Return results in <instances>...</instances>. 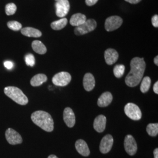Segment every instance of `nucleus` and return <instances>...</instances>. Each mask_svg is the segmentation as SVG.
<instances>
[{
  "label": "nucleus",
  "mask_w": 158,
  "mask_h": 158,
  "mask_svg": "<svg viewBox=\"0 0 158 158\" xmlns=\"http://www.w3.org/2000/svg\"><path fill=\"white\" fill-rule=\"evenodd\" d=\"M131 70L125 77V83L128 86L134 87L139 84L145 70L146 63L143 58L136 57L130 63Z\"/></svg>",
  "instance_id": "nucleus-1"
},
{
  "label": "nucleus",
  "mask_w": 158,
  "mask_h": 158,
  "mask_svg": "<svg viewBox=\"0 0 158 158\" xmlns=\"http://www.w3.org/2000/svg\"><path fill=\"white\" fill-rule=\"evenodd\" d=\"M31 119L35 124L46 132L54 130V122L51 115L44 111H36L31 115Z\"/></svg>",
  "instance_id": "nucleus-2"
},
{
  "label": "nucleus",
  "mask_w": 158,
  "mask_h": 158,
  "mask_svg": "<svg viewBox=\"0 0 158 158\" xmlns=\"http://www.w3.org/2000/svg\"><path fill=\"white\" fill-rule=\"evenodd\" d=\"M4 93L17 104L25 106L28 103V98L23 91L17 87L8 86L4 89Z\"/></svg>",
  "instance_id": "nucleus-3"
},
{
  "label": "nucleus",
  "mask_w": 158,
  "mask_h": 158,
  "mask_svg": "<svg viewBox=\"0 0 158 158\" xmlns=\"http://www.w3.org/2000/svg\"><path fill=\"white\" fill-rule=\"evenodd\" d=\"M97 27V23L93 19H89L85 23L74 29V33L77 35H83L93 31Z\"/></svg>",
  "instance_id": "nucleus-4"
},
{
  "label": "nucleus",
  "mask_w": 158,
  "mask_h": 158,
  "mask_svg": "<svg viewBox=\"0 0 158 158\" xmlns=\"http://www.w3.org/2000/svg\"><path fill=\"white\" fill-rule=\"evenodd\" d=\"M124 112L126 115L132 120L138 121L141 118V111L139 107L134 103L127 104L125 106Z\"/></svg>",
  "instance_id": "nucleus-5"
},
{
  "label": "nucleus",
  "mask_w": 158,
  "mask_h": 158,
  "mask_svg": "<svg viewBox=\"0 0 158 158\" xmlns=\"http://www.w3.org/2000/svg\"><path fill=\"white\" fill-rule=\"evenodd\" d=\"M72 76L68 72H62L56 74L52 78V83L56 85L64 87L70 82Z\"/></svg>",
  "instance_id": "nucleus-6"
},
{
  "label": "nucleus",
  "mask_w": 158,
  "mask_h": 158,
  "mask_svg": "<svg viewBox=\"0 0 158 158\" xmlns=\"http://www.w3.org/2000/svg\"><path fill=\"white\" fill-rule=\"evenodd\" d=\"M123 22V19L118 16L108 17L105 22V28L108 32L115 31L121 26Z\"/></svg>",
  "instance_id": "nucleus-7"
},
{
  "label": "nucleus",
  "mask_w": 158,
  "mask_h": 158,
  "mask_svg": "<svg viewBox=\"0 0 158 158\" xmlns=\"http://www.w3.org/2000/svg\"><path fill=\"white\" fill-rule=\"evenodd\" d=\"M56 14L58 17L63 18L68 14L70 10V4L68 0H59L55 4Z\"/></svg>",
  "instance_id": "nucleus-8"
},
{
  "label": "nucleus",
  "mask_w": 158,
  "mask_h": 158,
  "mask_svg": "<svg viewBox=\"0 0 158 158\" xmlns=\"http://www.w3.org/2000/svg\"><path fill=\"white\" fill-rule=\"evenodd\" d=\"M124 148L127 153L131 156L135 154L138 147L134 138L131 135L126 136L124 139Z\"/></svg>",
  "instance_id": "nucleus-9"
},
{
  "label": "nucleus",
  "mask_w": 158,
  "mask_h": 158,
  "mask_svg": "<svg viewBox=\"0 0 158 158\" xmlns=\"http://www.w3.org/2000/svg\"><path fill=\"white\" fill-rule=\"evenodd\" d=\"M6 141L11 145L20 144L23 142V138L21 135L12 128L7 129L6 132Z\"/></svg>",
  "instance_id": "nucleus-10"
},
{
  "label": "nucleus",
  "mask_w": 158,
  "mask_h": 158,
  "mask_svg": "<svg viewBox=\"0 0 158 158\" xmlns=\"http://www.w3.org/2000/svg\"><path fill=\"white\" fill-rule=\"evenodd\" d=\"M113 143L114 139L112 135L108 134L104 136L100 144V152L102 153L109 152L113 147Z\"/></svg>",
  "instance_id": "nucleus-11"
},
{
  "label": "nucleus",
  "mask_w": 158,
  "mask_h": 158,
  "mask_svg": "<svg viewBox=\"0 0 158 158\" xmlns=\"http://www.w3.org/2000/svg\"><path fill=\"white\" fill-rule=\"evenodd\" d=\"M63 119L69 128L73 127L76 123V118L73 111L70 107H66L63 111Z\"/></svg>",
  "instance_id": "nucleus-12"
},
{
  "label": "nucleus",
  "mask_w": 158,
  "mask_h": 158,
  "mask_svg": "<svg viewBox=\"0 0 158 158\" xmlns=\"http://www.w3.org/2000/svg\"><path fill=\"white\" fill-rule=\"evenodd\" d=\"M118 53L114 49H108L105 51L104 58L106 62L108 65H112L118 59Z\"/></svg>",
  "instance_id": "nucleus-13"
},
{
  "label": "nucleus",
  "mask_w": 158,
  "mask_h": 158,
  "mask_svg": "<svg viewBox=\"0 0 158 158\" xmlns=\"http://www.w3.org/2000/svg\"><path fill=\"white\" fill-rule=\"evenodd\" d=\"M107 119L103 115H100L96 117L94 121L93 127L94 130L98 132H102L105 129L106 126Z\"/></svg>",
  "instance_id": "nucleus-14"
},
{
  "label": "nucleus",
  "mask_w": 158,
  "mask_h": 158,
  "mask_svg": "<svg viewBox=\"0 0 158 158\" xmlns=\"http://www.w3.org/2000/svg\"><path fill=\"white\" fill-rule=\"evenodd\" d=\"M75 147L77 151L83 156H88L90 153L87 143L83 139H79L76 142Z\"/></svg>",
  "instance_id": "nucleus-15"
},
{
  "label": "nucleus",
  "mask_w": 158,
  "mask_h": 158,
  "mask_svg": "<svg viewBox=\"0 0 158 158\" xmlns=\"http://www.w3.org/2000/svg\"><path fill=\"white\" fill-rule=\"evenodd\" d=\"M95 85L96 81L94 76L90 73L85 74L83 78V86L85 90L87 91H90L93 90Z\"/></svg>",
  "instance_id": "nucleus-16"
},
{
  "label": "nucleus",
  "mask_w": 158,
  "mask_h": 158,
  "mask_svg": "<svg viewBox=\"0 0 158 158\" xmlns=\"http://www.w3.org/2000/svg\"><path fill=\"white\" fill-rule=\"evenodd\" d=\"M113 95L111 93L107 91L102 93L98 99L97 104L100 107H106L109 106L113 101Z\"/></svg>",
  "instance_id": "nucleus-17"
},
{
  "label": "nucleus",
  "mask_w": 158,
  "mask_h": 158,
  "mask_svg": "<svg viewBox=\"0 0 158 158\" xmlns=\"http://www.w3.org/2000/svg\"><path fill=\"white\" fill-rule=\"evenodd\" d=\"M86 20L87 18L85 15L81 13H77L72 16L70 20V23L72 26L77 27L85 23Z\"/></svg>",
  "instance_id": "nucleus-18"
},
{
  "label": "nucleus",
  "mask_w": 158,
  "mask_h": 158,
  "mask_svg": "<svg viewBox=\"0 0 158 158\" xmlns=\"http://www.w3.org/2000/svg\"><path fill=\"white\" fill-rule=\"evenodd\" d=\"M21 33L24 36L28 37L40 38L42 36V32L40 30L32 27H26L21 29Z\"/></svg>",
  "instance_id": "nucleus-19"
},
{
  "label": "nucleus",
  "mask_w": 158,
  "mask_h": 158,
  "mask_svg": "<svg viewBox=\"0 0 158 158\" xmlns=\"http://www.w3.org/2000/svg\"><path fill=\"white\" fill-rule=\"evenodd\" d=\"M48 80V77L44 74H38L31 80V85L33 87L40 86Z\"/></svg>",
  "instance_id": "nucleus-20"
},
{
  "label": "nucleus",
  "mask_w": 158,
  "mask_h": 158,
  "mask_svg": "<svg viewBox=\"0 0 158 158\" xmlns=\"http://www.w3.org/2000/svg\"><path fill=\"white\" fill-rule=\"evenodd\" d=\"M32 48L36 53L40 55H44L47 52L45 46L40 40L33 41L32 43Z\"/></svg>",
  "instance_id": "nucleus-21"
},
{
  "label": "nucleus",
  "mask_w": 158,
  "mask_h": 158,
  "mask_svg": "<svg viewBox=\"0 0 158 158\" xmlns=\"http://www.w3.org/2000/svg\"><path fill=\"white\" fill-rule=\"evenodd\" d=\"M67 23H68L67 18H63L60 19L59 20H57L51 23V28L56 31L61 30L66 26Z\"/></svg>",
  "instance_id": "nucleus-22"
},
{
  "label": "nucleus",
  "mask_w": 158,
  "mask_h": 158,
  "mask_svg": "<svg viewBox=\"0 0 158 158\" xmlns=\"http://www.w3.org/2000/svg\"><path fill=\"white\" fill-rule=\"evenodd\" d=\"M151 85V78L148 76L145 77L142 81L141 85V87H140V89H141L142 93H145L148 92L150 89Z\"/></svg>",
  "instance_id": "nucleus-23"
},
{
  "label": "nucleus",
  "mask_w": 158,
  "mask_h": 158,
  "mask_svg": "<svg viewBox=\"0 0 158 158\" xmlns=\"http://www.w3.org/2000/svg\"><path fill=\"white\" fill-rule=\"evenodd\" d=\"M147 132L151 136H156L158 134V123H151L148 125Z\"/></svg>",
  "instance_id": "nucleus-24"
},
{
  "label": "nucleus",
  "mask_w": 158,
  "mask_h": 158,
  "mask_svg": "<svg viewBox=\"0 0 158 158\" xmlns=\"http://www.w3.org/2000/svg\"><path fill=\"white\" fill-rule=\"evenodd\" d=\"M124 72L125 66L123 64H117L113 69L114 74L117 78L121 77L124 75Z\"/></svg>",
  "instance_id": "nucleus-25"
},
{
  "label": "nucleus",
  "mask_w": 158,
  "mask_h": 158,
  "mask_svg": "<svg viewBox=\"0 0 158 158\" xmlns=\"http://www.w3.org/2000/svg\"><path fill=\"white\" fill-rule=\"evenodd\" d=\"M7 26L10 29L14 31H18L22 29V25L15 21H9L7 23Z\"/></svg>",
  "instance_id": "nucleus-26"
},
{
  "label": "nucleus",
  "mask_w": 158,
  "mask_h": 158,
  "mask_svg": "<svg viewBox=\"0 0 158 158\" xmlns=\"http://www.w3.org/2000/svg\"><path fill=\"white\" fill-rule=\"evenodd\" d=\"M17 11V6L14 3H9L6 6V12L7 15H14Z\"/></svg>",
  "instance_id": "nucleus-27"
},
{
  "label": "nucleus",
  "mask_w": 158,
  "mask_h": 158,
  "mask_svg": "<svg viewBox=\"0 0 158 158\" xmlns=\"http://www.w3.org/2000/svg\"><path fill=\"white\" fill-rule=\"evenodd\" d=\"M25 60L27 65L29 66H34L35 64V59L34 55L31 53L27 54L25 57Z\"/></svg>",
  "instance_id": "nucleus-28"
},
{
  "label": "nucleus",
  "mask_w": 158,
  "mask_h": 158,
  "mask_svg": "<svg viewBox=\"0 0 158 158\" xmlns=\"http://www.w3.org/2000/svg\"><path fill=\"white\" fill-rule=\"evenodd\" d=\"M152 23L153 26L155 28L158 27V15H155L152 18Z\"/></svg>",
  "instance_id": "nucleus-29"
},
{
  "label": "nucleus",
  "mask_w": 158,
  "mask_h": 158,
  "mask_svg": "<svg viewBox=\"0 0 158 158\" xmlns=\"http://www.w3.org/2000/svg\"><path fill=\"white\" fill-rule=\"evenodd\" d=\"M4 64V66L8 70H11L14 67V63L11 61H6Z\"/></svg>",
  "instance_id": "nucleus-30"
},
{
  "label": "nucleus",
  "mask_w": 158,
  "mask_h": 158,
  "mask_svg": "<svg viewBox=\"0 0 158 158\" xmlns=\"http://www.w3.org/2000/svg\"><path fill=\"white\" fill-rule=\"evenodd\" d=\"M98 0H85V4L88 6H93L95 5Z\"/></svg>",
  "instance_id": "nucleus-31"
},
{
  "label": "nucleus",
  "mask_w": 158,
  "mask_h": 158,
  "mask_svg": "<svg viewBox=\"0 0 158 158\" xmlns=\"http://www.w3.org/2000/svg\"><path fill=\"white\" fill-rule=\"evenodd\" d=\"M153 91L155 92V93L156 94H158V81H156L155 85H153Z\"/></svg>",
  "instance_id": "nucleus-32"
},
{
  "label": "nucleus",
  "mask_w": 158,
  "mask_h": 158,
  "mask_svg": "<svg viewBox=\"0 0 158 158\" xmlns=\"http://www.w3.org/2000/svg\"><path fill=\"white\" fill-rule=\"evenodd\" d=\"M125 1L129 2L130 4H136L138 2H139L141 0H125Z\"/></svg>",
  "instance_id": "nucleus-33"
},
{
  "label": "nucleus",
  "mask_w": 158,
  "mask_h": 158,
  "mask_svg": "<svg viewBox=\"0 0 158 158\" xmlns=\"http://www.w3.org/2000/svg\"><path fill=\"white\" fill-rule=\"evenodd\" d=\"M153 155H154V158H158V149L156 148L153 151Z\"/></svg>",
  "instance_id": "nucleus-34"
},
{
  "label": "nucleus",
  "mask_w": 158,
  "mask_h": 158,
  "mask_svg": "<svg viewBox=\"0 0 158 158\" xmlns=\"http://www.w3.org/2000/svg\"><path fill=\"white\" fill-rule=\"evenodd\" d=\"M154 63H155V64L156 65V66H158V56H156L155 57V58H154Z\"/></svg>",
  "instance_id": "nucleus-35"
},
{
  "label": "nucleus",
  "mask_w": 158,
  "mask_h": 158,
  "mask_svg": "<svg viewBox=\"0 0 158 158\" xmlns=\"http://www.w3.org/2000/svg\"><path fill=\"white\" fill-rule=\"evenodd\" d=\"M48 158H59L57 157L56 155H51L50 156H48Z\"/></svg>",
  "instance_id": "nucleus-36"
},
{
  "label": "nucleus",
  "mask_w": 158,
  "mask_h": 158,
  "mask_svg": "<svg viewBox=\"0 0 158 158\" xmlns=\"http://www.w3.org/2000/svg\"><path fill=\"white\" fill-rule=\"evenodd\" d=\"M56 1H59V0H56Z\"/></svg>",
  "instance_id": "nucleus-37"
}]
</instances>
